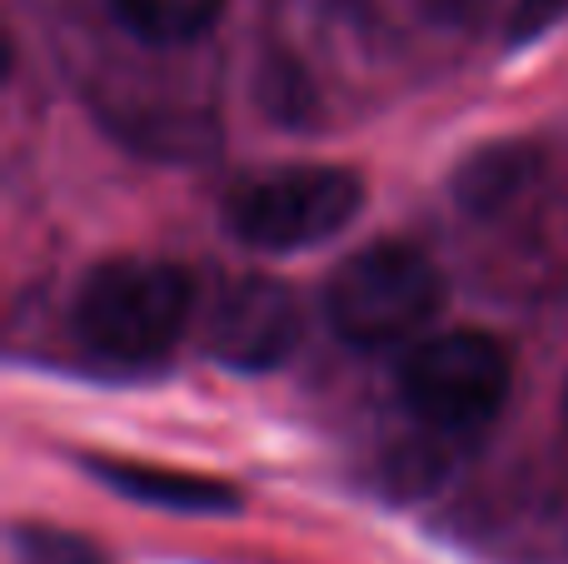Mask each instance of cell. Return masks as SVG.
<instances>
[{"label": "cell", "instance_id": "cell-5", "mask_svg": "<svg viewBox=\"0 0 568 564\" xmlns=\"http://www.w3.org/2000/svg\"><path fill=\"white\" fill-rule=\"evenodd\" d=\"M304 310L284 280L240 275L205 310V355L240 375H270L300 350Z\"/></svg>", "mask_w": 568, "mask_h": 564}, {"label": "cell", "instance_id": "cell-4", "mask_svg": "<svg viewBox=\"0 0 568 564\" xmlns=\"http://www.w3.org/2000/svg\"><path fill=\"white\" fill-rule=\"evenodd\" d=\"M514 390L509 345L484 330H444L404 355L399 400L434 435H469L504 410Z\"/></svg>", "mask_w": 568, "mask_h": 564}, {"label": "cell", "instance_id": "cell-2", "mask_svg": "<svg viewBox=\"0 0 568 564\" xmlns=\"http://www.w3.org/2000/svg\"><path fill=\"white\" fill-rule=\"evenodd\" d=\"M449 300L444 270L409 240H374L324 280V320L354 350H389L424 335Z\"/></svg>", "mask_w": 568, "mask_h": 564}, {"label": "cell", "instance_id": "cell-7", "mask_svg": "<svg viewBox=\"0 0 568 564\" xmlns=\"http://www.w3.org/2000/svg\"><path fill=\"white\" fill-rule=\"evenodd\" d=\"M544 155L529 140H494V145H479L459 170H454V205L464 215H504L509 205H519L529 195V185L539 180Z\"/></svg>", "mask_w": 568, "mask_h": 564}, {"label": "cell", "instance_id": "cell-10", "mask_svg": "<svg viewBox=\"0 0 568 564\" xmlns=\"http://www.w3.org/2000/svg\"><path fill=\"white\" fill-rule=\"evenodd\" d=\"M559 20H568V0H514L509 46H534V40L549 36Z\"/></svg>", "mask_w": 568, "mask_h": 564}, {"label": "cell", "instance_id": "cell-8", "mask_svg": "<svg viewBox=\"0 0 568 564\" xmlns=\"http://www.w3.org/2000/svg\"><path fill=\"white\" fill-rule=\"evenodd\" d=\"M110 16L140 46H195L225 16V0H110Z\"/></svg>", "mask_w": 568, "mask_h": 564}, {"label": "cell", "instance_id": "cell-9", "mask_svg": "<svg viewBox=\"0 0 568 564\" xmlns=\"http://www.w3.org/2000/svg\"><path fill=\"white\" fill-rule=\"evenodd\" d=\"M10 545H16V564H100V555L85 540L45 525H20L10 535Z\"/></svg>", "mask_w": 568, "mask_h": 564}, {"label": "cell", "instance_id": "cell-1", "mask_svg": "<svg viewBox=\"0 0 568 564\" xmlns=\"http://www.w3.org/2000/svg\"><path fill=\"white\" fill-rule=\"evenodd\" d=\"M190 320L195 280L155 255H115L95 265L70 305L75 340L110 365H160L185 340Z\"/></svg>", "mask_w": 568, "mask_h": 564}, {"label": "cell", "instance_id": "cell-3", "mask_svg": "<svg viewBox=\"0 0 568 564\" xmlns=\"http://www.w3.org/2000/svg\"><path fill=\"white\" fill-rule=\"evenodd\" d=\"M364 180L349 165H284L225 195V230L250 250H310L354 225Z\"/></svg>", "mask_w": 568, "mask_h": 564}, {"label": "cell", "instance_id": "cell-11", "mask_svg": "<svg viewBox=\"0 0 568 564\" xmlns=\"http://www.w3.org/2000/svg\"><path fill=\"white\" fill-rule=\"evenodd\" d=\"M564 420H568V390H564Z\"/></svg>", "mask_w": 568, "mask_h": 564}, {"label": "cell", "instance_id": "cell-6", "mask_svg": "<svg viewBox=\"0 0 568 564\" xmlns=\"http://www.w3.org/2000/svg\"><path fill=\"white\" fill-rule=\"evenodd\" d=\"M85 470L110 490L125 495L145 510H165V515H235L245 505L235 485L215 475H190V470H165V465H135V460H100L90 455Z\"/></svg>", "mask_w": 568, "mask_h": 564}]
</instances>
